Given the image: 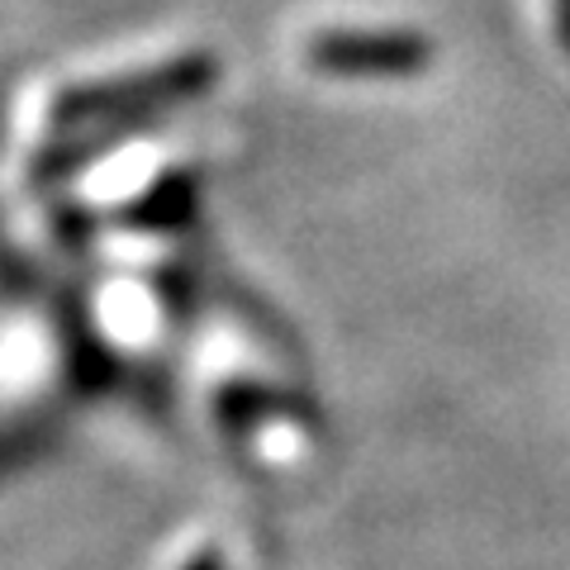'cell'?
I'll use <instances>...</instances> for the list:
<instances>
[{"label":"cell","instance_id":"cell-1","mask_svg":"<svg viewBox=\"0 0 570 570\" xmlns=\"http://www.w3.org/2000/svg\"><path fill=\"white\" fill-rule=\"evenodd\" d=\"M209 58H176L167 67L138 71L134 81H115V86H91V91H77L67 100V119H105L119 110H142V105H167L195 96L209 81Z\"/></svg>","mask_w":570,"mask_h":570},{"label":"cell","instance_id":"cell-2","mask_svg":"<svg viewBox=\"0 0 570 570\" xmlns=\"http://www.w3.org/2000/svg\"><path fill=\"white\" fill-rule=\"evenodd\" d=\"M309 62L324 71H414L428 62V39L400 29H328L314 33Z\"/></svg>","mask_w":570,"mask_h":570},{"label":"cell","instance_id":"cell-3","mask_svg":"<svg viewBox=\"0 0 570 570\" xmlns=\"http://www.w3.org/2000/svg\"><path fill=\"white\" fill-rule=\"evenodd\" d=\"M551 10H557V29H561V43L570 48V0H551Z\"/></svg>","mask_w":570,"mask_h":570}]
</instances>
